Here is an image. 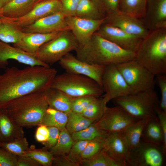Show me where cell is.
<instances>
[{"instance_id": "27", "label": "cell", "mask_w": 166, "mask_h": 166, "mask_svg": "<svg viewBox=\"0 0 166 166\" xmlns=\"http://www.w3.org/2000/svg\"><path fill=\"white\" fill-rule=\"evenodd\" d=\"M141 138L144 142L162 147L163 134L157 116L152 117L149 121L143 131Z\"/></svg>"}, {"instance_id": "16", "label": "cell", "mask_w": 166, "mask_h": 166, "mask_svg": "<svg viewBox=\"0 0 166 166\" xmlns=\"http://www.w3.org/2000/svg\"><path fill=\"white\" fill-rule=\"evenodd\" d=\"M10 59L29 66H42L49 67L39 60L36 53H31L7 43L0 41V69L6 68Z\"/></svg>"}, {"instance_id": "12", "label": "cell", "mask_w": 166, "mask_h": 166, "mask_svg": "<svg viewBox=\"0 0 166 166\" xmlns=\"http://www.w3.org/2000/svg\"><path fill=\"white\" fill-rule=\"evenodd\" d=\"M58 62L66 72L89 77L102 88V77L105 66L88 63L79 60L70 53Z\"/></svg>"}, {"instance_id": "41", "label": "cell", "mask_w": 166, "mask_h": 166, "mask_svg": "<svg viewBox=\"0 0 166 166\" xmlns=\"http://www.w3.org/2000/svg\"><path fill=\"white\" fill-rule=\"evenodd\" d=\"M119 0H96L95 3L106 17L118 11Z\"/></svg>"}, {"instance_id": "35", "label": "cell", "mask_w": 166, "mask_h": 166, "mask_svg": "<svg viewBox=\"0 0 166 166\" xmlns=\"http://www.w3.org/2000/svg\"><path fill=\"white\" fill-rule=\"evenodd\" d=\"M80 166H120L107 154L104 149L91 157L82 160Z\"/></svg>"}, {"instance_id": "9", "label": "cell", "mask_w": 166, "mask_h": 166, "mask_svg": "<svg viewBox=\"0 0 166 166\" xmlns=\"http://www.w3.org/2000/svg\"><path fill=\"white\" fill-rule=\"evenodd\" d=\"M166 154L161 146L145 142L130 150L128 166H163Z\"/></svg>"}, {"instance_id": "53", "label": "cell", "mask_w": 166, "mask_h": 166, "mask_svg": "<svg viewBox=\"0 0 166 166\" xmlns=\"http://www.w3.org/2000/svg\"><path fill=\"white\" fill-rule=\"evenodd\" d=\"M92 0V1H94L95 0Z\"/></svg>"}, {"instance_id": "26", "label": "cell", "mask_w": 166, "mask_h": 166, "mask_svg": "<svg viewBox=\"0 0 166 166\" xmlns=\"http://www.w3.org/2000/svg\"><path fill=\"white\" fill-rule=\"evenodd\" d=\"M152 118L145 117L137 120L123 131L130 150L137 147L140 144L143 131Z\"/></svg>"}, {"instance_id": "50", "label": "cell", "mask_w": 166, "mask_h": 166, "mask_svg": "<svg viewBox=\"0 0 166 166\" xmlns=\"http://www.w3.org/2000/svg\"><path fill=\"white\" fill-rule=\"evenodd\" d=\"M12 0H0V7L2 8Z\"/></svg>"}, {"instance_id": "30", "label": "cell", "mask_w": 166, "mask_h": 166, "mask_svg": "<svg viewBox=\"0 0 166 166\" xmlns=\"http://www.w3.org/2000/svg\"><path fill=\"white\" fill-rule=\"evenodd\" d=\"M67 119V114L49 106L43 116L40 124L55 127L61 130L65 128Z\"/></svg>"}, {"instance_id": "36", "label": "cell", "mask_w": 166, "mask_h": 166, "mask_svg": "<svg viewBox=\"0 0 166 166\" xmlns=\"http://www.w3.org/2000/svg\"><path fill=\"white\" fill-rule=\"evenodd\" d=\"M0 147L16 156L25 154L29 148L28 142L24 137L9 142H0Z\"/></svg>"}, {"instance_id": "19", "label": "cell", "mask_w": 166, "mask_h": 166, "mask_svg": "<svg viewBox=\"0 0 166 166\" xmlns=\"http://www.w3.org/2000/svg\"><path fill=\"white\" fill-rule=\"evenodd\" d=\"M141 19L150 31L166 28V0H147L145 13Z\"/></svg>"}, {"instance_id": "47", "label": "cell", "mask_w": 166, "mask_h": 166, "mask_svg": "<svg viewBox=\"0 0 166 166\" xmlns=\"http://www.w3.org/2000/svg\"><path fill=\"white\" fill-rule=\"evenodd\" d=\"M52 165L55 166H79L71 161L67 155H54Z\"/></svg>"}, {"instance_id": "11", "label": "cell", "mask_w": 166, "mask_h": 166, "mask_svg": "<svg viewBox=\"0 0 166 166\" xmlns=\"http://www.w3.org/2000/svg\"><path fill=\"white\" fill-rule=\"evenodd\" d=\"M137 119L121 107H107L101 118L94 123L98 128L107 133L123 131Z\"/></svg>"}, {"instance_id": "7", "label": "cell", "mask_w": 166, "mask_h": 166, "mask_svg": "<svg viewBox=\"0 0 166 166\" xmlns=\"http://www.w3.org/2000/svg\"><path fill=\"white\" fill-rule=\"evenodd\" d=\"M79 45L69 30L61 31L57 36L43 45L36 53L38 59L49 65L58 62Z\"/></svg>"}, {"instance_id": "24", "label": "cell", "mask_w": 166, "mask_h": 166, "mask_svg": "<svg viewBox=\"0 0 166 166\" xmlns=\"http://www.w3.org/2000/svg\"><path fill=\"white\" fill-rule=\"evenodd\" d=\"M45 94L49 106L67 114L71 111L72 97L60 90L51 87Z\"/></svg>"}, {"instance_id": "44", "label": "cell", "mask_w": 166, "mask_h": 166, "mask_svg": "<svg viewBox=\"0 0 166 166\" xmlns=\"http://www.w3.org/2000/svg\"><path fill=\"white\" fill-rule=\"evenodd\" d=\"M80 0H60L61 12L66 17L75 16Z\"/></svg>"}, {"instance_id": "4", "label": "cell", "mask_w": 166, "mask_h": 166, "mask_svg": "<svg viewBox=\"0 0 166 166\" xmlns=\"http://www.w3.org/2000/svg\"><path fill=\"white\" fill-rule=\"evenodd\" d=\"M136 54L135 59L154 75L166 74V28L150 31Z\"/></svg>"}, {"instance_id": "33", "label": "cell", "mask_w": 166, "mask_h": 166, "mask_svg": "<svg viewBox=\"0 0 166 166\" xmlns=\"http://www.w3.org/2000/svg\"><path fill=\"white\" fill-rule=\"evenodd\" d=\"M67 115L68 119L65 128L71 134L81 131L95 122L80 114L71 111Z\"/></svg>"}, {"instance_id": "51", "label": "cell", "mask_w": 166, "mask_h": 166, "mask_svg": "<svg viewBox=\"0 0 166 166\" xmlns=\"http://www.w3.org/2000/svg\"><path fill=\"white\" fill-rule=\"evenodd\" d=\"M47 0H37L36 4L38 2H40L43 1H47Z\"/></svg>"}, {"instance_id": "17", "label": "cell", "mask_w": 166, "mask_h": 166, "mask_svg": "<svg viewBox=\"0 0 166 166\" xmlns=\"http://www.w3.org/2000/svg\"><path fill=\"white\" fill-rule=\"evenodd\" d=\"M105 139L104 150L107 154L120 166H128L130 148L123 131L108 133Z\"/></svg>"}, {"instance_id": "22", "label": "cell", "mask_w": 166, "mask_h": 166, "mask_svg": "<svg viewBox=\"0 0 166 166\" xmlns=\"http://www.w3.org/2000/svg\"><path fill=\"white\" fill-rule=\"evenodd\" d=\"M24 135L23 127L12 119L5 108H0V142L10 141Z\"/></svg>"}, {"instance_id": "20", "label": "cell", "mask_w": 166, "mask_h": 166, "mask_svg": "<svg viewBox=\"0 0 166 166\" xmlns=\"http://www.w3.org/2000/svg\"><path fill=\"white\" fill-rule=\"evenodd\" d=\"M60 12H61L60 0H48L36 3L27 14L16 19L23 28L42 18Z\"/></svg>"}, {"instance_id": "15", "label": "cell", "mask_w": 166, "mask_h": 166, "mask_svg": "<svg viewBox=\"0 0 166 166\" xmlns=\"http://www.w3.org/2000/svg\"><path fill=\"white\" fill-rule=\"evenodd\" d=\"M122 49L136 53L143 39L111 25L103 24L96 32Z\"/></svg>"}, {"instance_id": "18", "label": "cell", "mask_w": 166, "mask_h": 166, "mask_svg": "<svg viewBox=\"0 0 166 166\" xmlns=\"http://www.w3.org/2000/svg\"><path fill=\"white\" fill-rule=\"evenodd\" d=\"M66 17L61 12H60L42 18L22 28L25 33L42 34L69 30L66 22Z\"/></svg>"}, {"instance_id": "21", "label": "cell", "mask_w": 166, "mask_h": 166, "mask_svg": "<svg viewBox=\"0 0 166 166\" xmlns=\"http://www.w3.org/2000/svg\"><path fill=\"white\" fill-rule=\"evenodd\" d=\"M61 32L49 34L25 33L18 42L13 44V46L28 53H36L43 45L57 36Z\"/></svg>"}, {"instance_id": "5", "label": "cell", "mask_w": 166, "mask_h": 166, "mask_svg": "<svg viewBox=\"0 0 166 166\" xmlns=\"http://www.w3.org/2000/svg\"><path fill=\"white\" fill-rule=\"evenodd\" d=\"M112 100L116 105L122 107L137 120L156 117V109L160 101L154 89L118 97Z\"/></svg>"}, {"instance_id": "3", "label": "cell", "mask_w": 166, "mask_h": 166, "mask_svg": "<svg viewBox=\"0 0 166 166\" xmlns=\"http://www.w3.org/2000/svg\"><path fill=\"white\" fill-rule=\"evenodd\" d=\"M48 107L45 91H36L12 101L4 108L12 119L23 127L40 125Z\"/></svg>"}, {"instance_id": "13", "label": "cell", "mask_w": 166, "mask_h": 166, "mask_svg": "<svg viewBox=\"0 0 166 166\" xmlns=\"http://www.w3.org/2000/svg\"><path fill=\"white\" fill-rule=\"evenodd\" d=\"M105 17L101 19L94 20L76 16H69L66 17L65 20L79 45L82 46L90 42L93 34L104 23Z\"/></svg>"}, {"instance_id": "32", "label": "cell", "mask_w": 166, "mask_h": 166, "mask_svg": "<svg viewBox=\"0 0 166 166\" xmlns=\"http://www.w3.org/2000/svg\"><path fill=\"white\" fill-rule=\"evenodd\" d=\"M97 97L92 101L80 114L85 117L96 122L103 115L107 107L102 98Z\"/></svg>"}, {"instance_id": "25", "label": "cell", "mask_w": 166, "mask_h": 166, "mask_svg": "<svg viewBox=\"0 0 166 166\" xmlns=\"http://www.w3.org/2000/svg\"><path fill=\"white\" fill-rule=\"evenodd\" d=\"M37 0H12L1 8L3 16L18 18L30 12L36 4Z\"/></svg>"}, {"instance_id": "39", "label": "cell", "mask_w": 166, "mask_h": 166, "mask_svg": "<svg viewBox=\"0 0 166 166\" xmlns=\"http://www.w3.org/2000/svg\"><path fill=\"white\" fill-rule=\"evenodd\" d=\"M90 140H78L75 141L67 155L73 162L80 166L82 160L81 154Z\"/></svg>"}, {"instance_id": "28", "label": "cell", "mask_w": 166, "mask_h": 166, "mask_svg": "<svg viewBox=\"0 0 166 166\" xmlns=\"http://www.w3.org/2000/svg\"><path fill=\"white\" fill-rule=\"evenodd\" d=\"M147 0H119L118 11L140 19L145 14Z\"/></svg>"}, {"instance_id": "49", "label": "cell", "mask_w": 166, "mask_h": 166, "mask_svg": "<svg viewBox=\"0 0 166 166\" xmlns=\"http://www.w3.org/2000/svg\"><path fill=\"white\" fill-rule=\"evenodd\" d=\"M17 166H41V165L30 157L25 154L17 156Z\"/></svg>"}, {"instance_id": "8", "label": "cell", "mask_w": 166, "mask_h": 166, "mask_svg": "<svg viewBox=\"0 0 166 166\" xmlns=\"http://www.w3.org/2000/svg\"><path fill=\"white\" fill-rule=\"evenodd\" d=\"M117 66L130 88L132 94L154 89L155 76L135 59Z\"/></svg>"}, {"instance_id": "10", "label": "cell", "mask_w": 166, "mask_h": 166, "mask_svg": "<svg viewBox=\"0 0 166 166\" xmlns=\"http://www.w3.org/2000/svg\"><path fill=\"white\" fill-rule=\"evenodd\" d=\"M102 98L107 103L111 100L132 94L131 90L117 65L105 66L102 77Z\"/></svg>"}, {"instance_id": "34", "label": "cell", "mask_w": 166, "mask_h": 166, "mask_svg": "<svg viewBox=\"0 0 166 166\" xmlns=\"http://www.w3.org/2000/svg\"><path fill=\"white\" fill-rule=\"evenodd\" d=\"M24 154L32 158L41 166L52 165L53 155L49 150L44 148H36L32 145L29 148Z\"/></svg>"}, {"instance_id": "40", "label": "cell", "mask_w": 166, "mask_h": 166, "mask_svg": "<svg viewBox=\"0 0 166 166\" xmlns=\"http://www.w3.org/2000/svg\"><path fill=\"white\" fill-rule=\"evenodd\" d=\"M96 97L85 96L73 97L71 103V111L77 113L81 114L85 108Z\"/></svg>"}, {"instance_id": "31", "label": "cell", "mask_w": 166, "mask_h": 166, "mask_svg": "<svg viewBox=\"0 0 166 166\" xmlns=\"http://www.w3.org/2000/svg\"><path fill=\"white\" fill-rule=\"evenodd\" d=\"M65 128L60 130L56 144L49 150L53 155H67L75 142Z\"/></svg>"}, {"instance_id": "48", "label": "cell", "mask_w": 166, "mask_h": 166, "mask_svg": "<svg viewBox=\"0 0 166 166\" xmlns=\"http://www.w3.org/2000/svg\"><path fill=\"white\" fill-rule=\"evenodd\" d=\"M35 136L36 140L42 144L46 141L49 136V130L47 126L42 124L38 125L36 129Z\"/></svg>"}, {"instance_id": "1", "label": "cell", "mask_w": 166, "mask_h": 166, "mask_svg": "<svg viewBox=\"0 0 166 166\" xmlns=\"http://www.w3.org/2000/svg\"><path fill=\"white\" fill-rule=\"evenodd\" d=\"M57 73L54 68L42 66L6 68L0 74V108L25 95L46 91L50 87Z\"/></svg>"}, {"instance_id": "42", "label": "cell", "mask_w": 166, "mask_h": 166, "mask_svg": "<svg viewBox=\"0 0 166 166\" xmlns=\"http://www.w3.org/2000/svg\"><path fill=\"white\" fill-rule=\"evenodd\" d=\"M156 83L159 87L161 93V98L159 101V107L166 112V75L159 74L155 76Z\"/></svg>"}, {"instance_id": "23", "label": "cell", "mask_w": 166, "mask_h": 166, "mask_svg": "<svg viewBox=\"0 0 166 166\" xmlns=\"http://www.w3.org/2000/svg\"><path fill=\"white\" fill-rule=\"evenodd\" d=\"M25 33L18 24L16 18L0 17V41L8 43H16L23 36Z\"/></svg>"}, {"instance_id": "52", "label": "cell", "mask_w": 166, "mask_h": 166, "mask_svg": "<svg viewBox=\"0 0 166 166\" xmlns=\"http://www.w3.org/2000/svg\"><path fill=\"white\" fill-rule=\"evenodd\" d=\"M2 11H1V8L0 7V17L2 16Z\"/></svg>"}, {"instance_id": "38", "label": "cell", "mask_w": 166, "mask_h": 166, "mask_svg": "<svg viewBox=\"0 0 166 166\" xmlns=\"http://www.w3.org/2000/svg\"><path fill=\"white\" fill-rule=\"evenodd\" d=\"M105 137H98L90 140L81 154L82 160L91 157L103 150L105 144Z\"/></svg>"}, {"instance_id": "2", "label": "cell", "mask_w": 166, "mask_h": 166, "mask_svg": "<svg viewBox=\"0 0 166 166\" xmlns=\"http://www.w3.org/2000/svg\"><path fill=\"white\" fill-rule=\"evenodd\" d=\"M76 57L88 63L106 66L117 65L135 59L136 53L125 50L103 38L97 32L87 44L78 45Z\"/></svg>"}, {"instance_id": "37", "label": "cell", "mask_w": 166, "mask_h": 166, "mask_svg": "<svg viewBox=\"0 0 166 166\" xmlns=\"http://www.w3.org/2000/svg\"><path fill=\"white\" fill-rule=\"evenodd\" d=\"M93 124L79 131L71 134L73 139L78 140H90L98 137H105L108 133L97 128Z\"/></svg>"}, {"instance_id": "43", "label": "cell", "mask_w": 166, "mask_h": 166, "mask_svg": "<svg viewBox=\"0 0 166 166\" xmlns=\"http://www.w3.org/2000/svg\"><path fill=\"white\" fill-rule=\"evenodd\" d=\"M0 166H17V156L0 147Z\"/></svg>"}, {"instance_id": "6", "label": "cell", "mask_w": 166, "mask_h": 166, "mask_svg": "<svg viewBox=\"0 0 166 166\" xmlns=\"http://www.w3.org/2000/svg\"><path fill=\"white\" fill-rule=\"evenodd\" d=\"M50 87L60 90L72 97L85 96L99 97L104 93L102 88L91 78L66 72L57 74Z\"/></svg>"}, {"instance_id": "45", "label": "cell", "mask_w": 166, "mask_h": 166, "mask_svg": "<svg viewBox=\"0 0 166 166\" xmlns=\"http://www.w3.org/2000/svg\"><path fill=\"white\" fill-rule=\"evenodd\" d=\"M49 130L48 139L45 142L42 144L43 148L47 150H49L53 147L57 143L60 132L58 128L54 126H47Z\"/></svg>"}, {"instance_id": "14", "label": "cell", "mask_w": 166, "mask_h": 166, "mask_svg": "<svg viewBox=\"0 0 166 166\" xmlns=\"http://www.w3.org/2000/svg\"><path fill=\"white\" fill-rule=\"evenodd\" d=\"M103 24L117 27L142 39L150 32L141 19L119 11L106 16Z\"/></svg>"}, {"instance_id": "46", "label": "cell", "mask_w": 166, "mask_h": 166, "mask_svg": "<svg viewBox=\"0 0 166 166\" xmlns=\"http://www.w3.org/2000/svg\"><path fill=\"white\" fill-rule=\"evenodd\" d=\"M156 112L163 132L164 141L162 148L166 154V112L162 110L159 106L156 109Z\"/></svg>"}, {"instance_id": "29", "label": "cell", "mask_w": 166, "mask_h": 166, "mask_svg": "<svg viewBox=\"0 0 166 166\" xmlns=\"http://www.w3.org/2000/svg\"><path fill=\"white\" fill-rule=\"evenodd\" d=\"M75 16L94 20L101 19L106 17L91 0H80Z\"/></svg>"}]
</instances>
